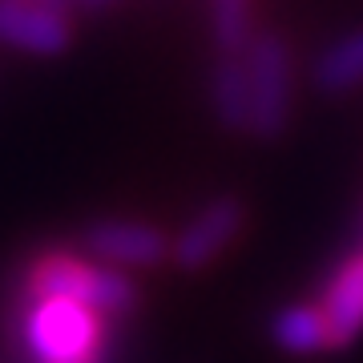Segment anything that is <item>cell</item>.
<instances>
[{"label": "cell", "instance_id": "cell-1", "mask_svg": "<svg viewBox=\"0 0 363 363\" xmlns=\"http://www.w3.org/2000/svg\"><path fill=\"white\" fill-rule=\"evenodd\" d=\"M25 291L28 298H77L93 311H101L105 319L138 311V286L130 274L105 267V262H85L69 250L40 255L25 274Z\"/></svg>", "mask_w": 363, "mask_h": 363}, {"label": "cell", "instance_id": "cell-2", "mask_svg": "<svg viewBox=\"0 0 363 363\" xmlns=\"http://www.w3.org/2000/svg\"><path fill=\"white\" fill-rule=\"evenodd\" d=\"M25 343L33 363H101L105 315L77 298H33L25 311Z\"/></svg>", "mask_w": 363, "mask_h": 363}, {"label": "cell", "instance_id": "cell-3", "mask_svg": "<svg viewBox=\"0 0 363 363\" xmlns=\"http://www.w3.org/2000/svg\"><path fill=\"white\" fill-rule=\"evenodd\" d=\"M250 73V130L255 138H279L291 121V45L279 33H259L247 45Z\"/></svg>", "mask_w": 363, "mask_h": 363}, {"label": "cell", "instance_id": "cell-4", "mask_svg": "<svg viewBox=\"0 0 363 363\" xmlns=\"http://www.w3.org/2000/svg\"><path fill=\"white\" fill-rule=\"evenodd\" d=\"M242 226H247V206L238 198H214L178 230V238L169 242V259L182 271H202L238 238Z\"/></svg>", "mask_w": 363, "mask_h": 363}, {"label": "cell", "instance_id": "cell-5", "mask_svg": "<svg viewBox=\"0 0 363 363\" xmlns=\"http://www.w3.org/2000/svg\"><path fill=\"white\" fill-rule=\"evenodd\" d=\"M0 40L21 52L57 57L69 49L73 25L69 13L52 0H0Z\"/></svg>", "mask_w": 363, "mask_h": 363}, {"label": "cell", "instance_id": "cell-6", "mask_svg": "<svg viewBox=\"0 0 363 363\" xmlns=\"http://www.w3.org/2000/svg\"><path fill=\"white\" fill-rule=\"evenodd\" d=\"M85 255L105 267H157L169 255V238L150 222L105 218L85 230Z\"/></svg>", "mask_w": 363, "mask_h": 363}, {"label": "cell", "instance_id": "cell-7", "mask_svg": "<svg viewBox=\"0 0 363 363\" xmlns=\"http://www.w3.org/2000/svg\"><path fill=\"white\" fill-rule=\"evenodd\" d=\"M315 303H319V311L327 319L331 351L351 347L363 335V250L347 255L335 271L327 274V283Z\"/></svg>", "mask_w": 363, "mask_h": 363}, {"label": "cell", "instance_id": "cell-8", "mask_svg": "<svg viewBox=\"0 0 363 363\" xmlns=\"http://www.w3.org/2000/svg\"><path fill=\"white\" fill-rule=\"evenodd\" d=\"M271 343L286 355H323L331 351V335H327V319L319 311V303H286L271 315Z\"/></svg>", "mask_w": 363, "mask_h": 363}, {"label": "cell", "instance_id": "cell-9", "mask_svg": "<svg viewBox=\"0 0 363 363\" xmlns=\"http://www.w3.org/2000/svg\"><path fill=\"white\" fill-rule=\"evenodd\" d=\"M210 101L226 130H250V73L242 52H222L210 81Z\"/></svg>", "mask_w": 363, "mask_h": 363}, {"label": "cell", "instance_id": "cell-10", "mask_svg": "<svg viewBox=\"0 0 363 363\" xmlns=\"http://www.w3.org/2000/svg\"><path fill=\"white\" fill-rule=\"evenodd\" d=\"M311 85L319 93H351L363 85V28L343 33L339 40H331L311 65Z\"/></svg>", "mask_w": 363, "mask_h": 363}, {"label": "cell", "instance_id": "cell-11", "mask_svg": "<svg viewBox=\"0 0 363 363\" xmlns=\"http://www.w3.org/2000/svg\"><path fill=\"white\" fill-rule=\"evenodd\" d=\"M210 21H214V40L222 52H247L255 37L250 28V0H214L210 4Z\"/></svg>", "mask_w": 363, "mask_h": 363}, {"label": "cell", "instance_id": "cell-12", "mask_svg": "<svg viewBox=\"0 0 363 363\" xmlns=\"http://www.w3.org/2000/svg\"><path fill=\"white\" fill-rule=\"evenodd\" d=\"M81 9H101V4H109V0H77Z\"/></svg>", "mask_w": 363, "mask_h": 363}]
</instances>
